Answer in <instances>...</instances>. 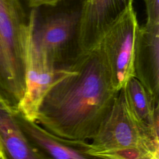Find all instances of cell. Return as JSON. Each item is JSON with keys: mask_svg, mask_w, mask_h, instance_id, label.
Wrapping results in <instances>:
<instances>
[{"mask_svg": "<svg viewBox=\"0 0 159 159\" xmlns=\"http://www.w3.org/2000/svg\"><path fill=\"white\" fill-rule=\"evenodd\" d=\"M27 20L20 0H0V93L16 109L25 89L20 33Z\"/></svg>", "mask_w": 159, "mask_h": 159, "instance_id": "obj_3", "label": "cell"}, {"mask_svg": "<svg viewBox=\"0 0 159 159\" xmlns=\"http://www.w3.org/2000/svg\"><path fill=\"white\" fill-rule=\"evenodd\" d=\"M63 0H29V6L31 9H37L42 6L55 7Z\"/></svg>", "mask_w": 159, "mask_h": 159, "instance_id": "obj_12", "label": "cell"}, {"mask_svg": "<svg viewBox=\"0 0 159 159\" xmlns=\"http://www.w3.org/2000/svg\"><path fill=\"white\" fill-rule=\"evenodd\" d=\"M0 159H7L2 150L0 151Z\"/></svg>", "mask_w": 159, "mask_h": 159, "instance_id": "obj_13", "label": "cell"}, {"mask_svg": "<svg viewBox=\"0 0 159 159\" xmlns=\"http://www.w3.org/2000/svg\"><path fill=\"white\" fill-rule=\"evenodd\" d=\"M132 1L104 34L99 45L108 61L117 91L133 76V61L137 31L139 26Z\"/></svg>", "mask_w": 159, "mask_h": 159, "instance_id": "obj_6", "label": "cell"}, {"mask_svg": "<svg viewBox=\"0 0 159 159\" xmlns=\"http://www.w3.org/2000/svg\"><path fill=\"white\" fill-rule=\"evenodd\" d=\"M117 93L106 55L98 45L60 71L40 101L35 122L56 139L78 146L96 134Z\"/></svg>", "mask_w": 159, "mask_h": 159, "instance_id": "obj_1", "label": "cell"}, {"mask_svg": "<svg viewBox=\"0 0 159 159\" xmlns=\"http://www.w3.org/2000/svg\"><path fill=\"white\" fill-rule=\"evenodd\" d=\"M134 0H80L77 32L79 58L94 49Z\"/></svg>", "mask_w": 159, "mask_h": 159, "instance_id": "obj_7", "label": "cell"}, {"mask_svg": "<svg viewBox=\"0 0 159 159\" xmlns=\"http://www.w3.org/2000/svg\"><path fill=\"white\" fill-rule=\"evenodd\" d=\"M148 24H159V0H143Z\"/></svg>", "mask_w": 159, "mask_h": 159, "instance_id": "obj_11", "label": "cell"}, {"mask_svg": "<svg viewBox=\"0 0 159 159\" xmlns=\"http://www.w3.org/2000/svg\"><path fill=\"white\" fill-rule=\"evenodd\" d=\"M155 159H159V158H155Z\"/></svg>", "mask_w": 159, "mask_h": 159, "instance_id": "obj_16", "label": "cell"}, {"mask_svg": "<svg viewBox=\"0 0 159 159\" xmlns=\"http://www.w3.org/2000/svg\"><path fill=\"white\" fill-rule=\"evenodd\" d=\"M40 158H41V159H47V158H42V157H40Z\"/></svg>", "mask_w": 159, "mask_h": 159, "instance_id": "obj_15", "label": "cell"}, {"mask_svg": "<svg viewBox=\"0 0 159 159\" xmlns=\"http://www.w3.org/2000/svg\"><path fill=\"white\" fill-rule=\"evenodd\" d=\"M37 16V9H32L20 33L25 89L17 111L31 122L35 121L40 101L60 71L54 67L34 41V28Z\"/></svg>", "mask_w": 159, "mask_h": 159, "instance_id": "obj_4", "label": "cell"}, {"mask_svg": "<svg viewBox=\"0 0 159 159\" xmlns=\"http://www.w3.org/2000/svg\"><path fill=\"white\" fill-rule=\"evenodd\" d=\"M85 153L101 159L158 158L159 140L134 116L124 87L96 134L76 146Z\"/></svg>", "mask_w": 159, "mask_h": 159, "instance_id": "obj_2", "label": "cell"}, {"mask_svg": "<svg viewBox=\"0 0 159 159\" xmlns=\"http://www.w3.org/2000/svg\"><path fill=\"white\" fill-rule=\"evenodd\" d=\"M129 106L136 119L158 137L159 104L155 103L143 86L134 76L124 86Z\"/></svg>", "mask_w": 159, "mask_h": 159, "instance_id": "obj_10", "label": "cell"}, {"mask_svg": "<svg viewBox=\"0 0 159 159\" xmlns=\"http://www.w3.org/2000/svg\"><path fill=\"white\" fill-rule=\"evenodd\" d=\"M16 115L23 132L41 157L47 159H101L56 139L36 122L25 119L17 110Z\"/></svg>", "mask_w": 159, "mask_h": 159, "instance_id": "obj_9", "label": "cell"}, {"mask_svg": "<svg viewBox=\"0 0 159 159\" xmlns=\"http://www.w3.org/2000/svg\"><path fill=\"white\" fill-rule=\"evenodd\" d=\"M2 150V148H1V143H0V151Z\"/></svg>", "mask_w": 159, "mask_h": 159, "instance_id": "obj_14", "label": "cell"}, {"mask_svg": "<svg viewBox=\"0 0 159 159\" xmlns=\"http://www.w3.org/2000/svg\"><path fill=\"white\" fill-rule=\"evenodd\" d=\"M133 76L143 86L155 103L159 104V24L145 22L138 27Z\"/></svg>", "mask_w": 159, "mask_h": 159, "instance_id": "obj_8", "label": "cell"}, {"mask_svg": "<svg viewBox=\"0 0 159 159\" xmlns=\"http://www.w3.org/2000/svg\"><path fill=\"white\" fill-rule=\"evenodd\" d=\"M78 19L79 5L52 12L40 20L37 16L34 28V41L58 70L68 68L79 58Z\"/></svg>", "mask_w": 159, "mask_h": 159, "instance_id": "obj_5", "label": "cell"}]
</instances>
